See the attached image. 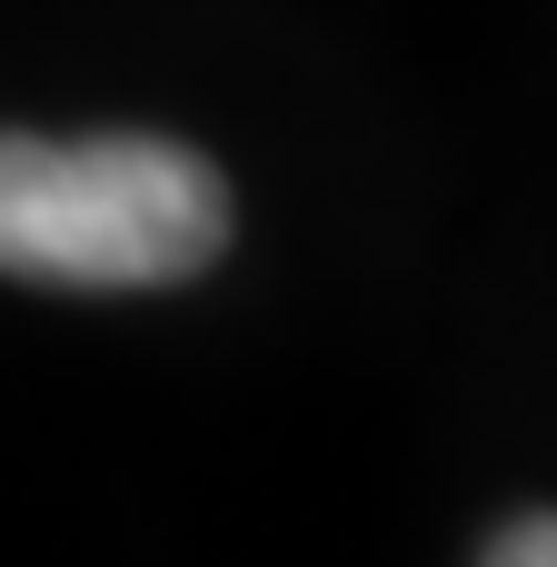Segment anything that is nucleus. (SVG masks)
<instances>
[{"label":"nucleus","instance_id":"f257e3e1","mask_svg":"<svg viewBox=\"0 0 557 567\" xmlns=\"http://www.w3.org/2000/svg\"><path fill=\"white\" fill-rule=\"evenodd\" d=\"M229 249V179L149 130L10 140L0 130V279L179 289Z\"/></svg>","mask_w":557,"mask_h":567},{"label":"nucleus","instance_id":"f03ea898","mask_svg":"<svg viewBox=\"0 0 557 567\" xmlns=\"http://www.w3.org/2000/svg\"><path fill=\"white\" fill-rule=\"evenodd\" d=\"M478 558L488 567H557V518H508Z\"/></svg>","mask_w":557,"mask_h":567}]
</instances>
